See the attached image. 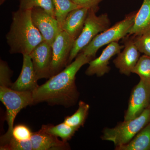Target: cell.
<instances>
[{
	"instance_id": "cell-1",
	"label": "cell",
	"mask_w": 150,
	"mask_h": 150,
	"mask_svg": "<svg viewBox=\"0 0 150 150\" xmlns=\"http://www.w3.org/2000/svg\"><path fill=\"white\" fill-rule=\"evenodd\" d=\"M93 59L81 52L74 61L32 92L33 105L46 102L66 108L75 105L79 96L76 84V75L83 66Z\"/></svg>"
},
{
	"instance_id": "cell-2",
	"label": "cell",
	"mask_w": 150,
	"mask_h": 150,
	"mask_svg": "<svg viewBox=\"0 0 150 150\" xmlns=\"http://www.w3.org/2000/svg\"><path fill=\"white\" fill-rule=\"evenodd\" d=\"M31 10L19 8L13 12L10 29L6 35L11 54L30 55L38 45L44 40L33 23Z\"/></svg>"
},
{
	"instance_id": "cell-3",
	"label": "cell",
	"mask_w": 150,
	"mask_h": 150,
	"mask_svg": "<svg viewBox=\"0 0 150 150\" xmlns=\"http://www.w3.org/2000/svg\"><path fill=\"white\" fill-rule=\"evenodd\" d=\"M0 100L6 108V120L8 125L6 133L1 137V146L6 144L12 137L14 122L23 108L33 105L32 92L20 91L0 86Z\"/></svg>"
},
{
	"instance_id": "cell-4",
	"label": "cell",
	"mask_w": 150,
	"mask_h": 150,
	"mask_svg": "<svg viewBox=\"0 0 150 150\" xmlns=\"http://www.w3.org/2000/svg\"><path fill=\"white\" fill-rule=\"evenodd\" d=\"M150 122V105L137 118L121 122L113 128H105L101 139L110 141L115 147L129 143Z\"/></svg>"
},
{
	"instance_id": "cell-5",
	"label": "cell",
	"mask_w": 150,
	"mask_h": 150,
	"mask_svg": "<svg viewBox=\"0 0 150 150\" xmlns=\"http://www.w3.org/2000/svg\"><path fill=\"white\" fill-rule=\"evenodd\" d=\"M98 10V7L89 9L82 31L75 40L68 65L72 62L82 49L87 46L97 35L110 27V22L108 14H101L98 16L96 12Z\"/></svg>"
},
{
	"instance_id": "cell-6",
	"label": "cell",
	"mask_w": 150,
	"mask_h": 150,
	"mask_svg": "<svg viewBox=\"0 0 150 150\" xmlns=\"http://www.w3.org/2000/svg\"><path fill=\"white\" fill-rule=\"evenodd\" d=\"M137 12H134L127 15L121 21L99 33L81 52L86 56L93 59L101 47L112 42H118L126 37L134 25Z\"/></svg>"
},
{
	"instance_id": "cell-7",
	"label": "cell",
	"mask_w": 150,
	"mask_h": 150,
	"mask_svg": "<svg viewBox=\"0 0 150 150\" xmlns=\"http://www.w3.org/2000/svg\"><path fill=\"white\" fill-rule=\"evenodd\" d=\"M150 105V80L140 78L139 83L131 92L124 121L137 118Z\"/></svg>"
},
{
	"instance_id": "cell-8",
	"label": "cell",
	"mask_w": 150,
	"mask_h": 150,
	"mask_svg": "<svg viewBox=\"0 0 150 150\" xmlns=\"http://www.w3.org/2000/svg\"><path fill=\"white\" fill-rule=\"evenodd\" d=\"M75 40V39L63 30L58 33L51 45L53 51L52 76L67 67Z\"/></svg>"
},
{
	"instance_id": "cell-9",
	"label": "cell",
	"mask_w": 150,
	"mask_h": 150,
	"mask_svg": "<svg viewBox=\"0 0 150 150\" xmlns=\"http://www.w3.org/2000/svg\"><path fill=\"white\" fill-rule=\"evenodd\" d=\"M31 17L33 23L44 40L52 45L58 33L62 30L56 17L40 7L31 9Z\"/></svg>"
},
{
	"instance_id": "cell-10",
	"label": "cell",
	"mask_w": 150,
	"mask_h": 150,
	"mask_svg": "<svg viewBox=\"0 0 150 150\" xmlns=\"http://www.w3.org/2000/svg\"><path fill=\"white\" fill-rule=\"evenodd\" d=\"M29 55L37 79L51 78L53 60L51 45L44 40L38 45Z\"/></svg>"
},
{
	"instance_id": "cell-11",
	"label": "cell",
	"mask_w": 150,
	"mask_h": 150,
	"mask_svg": "<svg viewBox=\"0 0 150 150\" xmlns=\"http://www.w3.org/2000/svg\"><path fill=\"white\" fill-rule=\"evenodd\" d=\"M125 39L124 47L113 62L115 67L119 70L122 74L129 76L137 64L140 57V52L138 50L135 43L134 37Z\"/></svg>"
},
{
	"instance_id": "cell-12",
	"label": "cell",
	"mask_w": 150,
	"mask_h": 150,
	"mask_svg": "<svg viewBox=\"0 0 150 150\" xmlns=\"http://www.w3.org/2000/svg\"><path fill=\"white\" fill-rule=\"evenodd\" d=\"M124 46H121L118 42H112L108 44L103 51L100 56L97 58L92 59L89 64L86 70L87 76L96 75L101 77L110 71V68L108 66L109 61L113 56L118 55Z\"/></svg>"
},
{
	"instance_id": "cell-13",
	"label": "cell",
	"mask_w": 150,
	"mask_h": 150,
	"mask_svg": "<svg viewBox=\"0 0 150 150\" xmlns=\"http://www.w3.org/2000/svg\"><path fill=\"white\" fill-rule=\"evenodd\" d=\"M38 81L30 56L23 55L21 72L11 88L17 91L32 92L39 86Z\"/></svg>"
},
{
	"instance_id": "cell-14",
	"label": "cell",
	"mask_w": 150,
	"mask_h": 150,
	"mask_svg": "<svg viewBox=\"0 0 150 150\" xmlns=\"http://www.w3.org/2000/svg\"><path fill=\"white\" fill-rule=\"evenodd\" d=\"M89 9L79 7L70 12L62 25V29L76 40L82 31Z\"/></svg>"
},
{
	"instance_id": "cell-15",
	"label": "cell",
	"mask_w": 150,
	"mask_h": 150,
	"mask_svg": "<svg viewBox=\"0 0 150 150\" xmlns=\"http://www.w3.org/2000/svg\"><path fill=\"white\" fill-rule=\"evenodd\" d=\"M33 150H67L69 146L67 142L61 141L58 137L40 129L33 132L31 138Z\"/></svg>"
},
{
	"instance_id": "cell-16",
	"label": "cell",
	"mask_w": 150,
	"mask_h": 150,
	"mask_svg": "<svg viewBox=\"0 0 150 150\" xmlns=\"http://www.w3.org/2000/svg\"><path fill=\"white\" fill-rule=\"evenodd\" d=\"M150 28V0H144L140 9L137 12L134 25L128 35H141Z\"/></svg>"
},
{
	"instance_id": "cell-17",
	"label": "cell",
	"mask_w": 150,
	"mask_h": 150,
	"mask_svg": "<svg viewBox=\"0 0 150 150\" xmlns=\"http://www.w3.org/2000/svg\"><path fill=\"white\" fill-rule=\"evenodd\" d=\"M116 150H150V122L128 144L115 147Z\"/></svg>"
},
{
	"instance_id": "cell-18",
	"label": "cell",
	"mask_w": 150,
	"mask_h": 150,
	"mask_svg": "<svg viewBox=\"0 0 150 150\" xmlns=\"http://www.w3.org/2000/svg\"><path fill=\"white\" fill-rule=\"evenodd\" d=\"M41 129L47 133L57 137H60L65 142L69 140L78 129L67 125L64 122L56 126L43 125Z\"/></svg>"
},
{
	"instance_id": "cell-19",
	"label": "cell",
	"mask_w": 150,
	"mask_h": 150,
	"mask_svg": "<svg viewBox=\"0 0 150 150\" xmlns=\"http://www.w3.org/2000/svg\"><path fill=\"white\" fill-rule=\"evenodd\" d=\"M89 108L88 104L81 100L79 102L77 110L73 115L66 117L64 122L69 126L79 129L84 124Z\"/></svg>"
},
{
	"instance_id": "cell-20",
	"label": "cell",
	"mask_w": 150,
	"mask_h": 150,
	"mask_svg": "<svg viewBox=\"0 0 150 150\" xmlns=\"http://www.w3.org/2000/svg\"><path fill=\"white\" fill-rule=\"evenodd\" d=\"M55 8V17L62 28V25L70 12L81 7L71 0H52Z\"/></svg>"
},
{
	"instance_id": "cell-21",
	"label": "cell",
	"mask_w": 150,
	"mask_h": 150,
	"mask_svg": "<svg viewBox=\"0 0 150 150\" xmlns=\"http://www.w3.org/2000/svg\"><path fill=\"white\" fill-rule=\"evenodd\" d=\"M35 7L41 8L55 17V8L52 0H20L19 8L20 9H31Z\"/></svg>"
},
{
	"instance_id": "cell-22",
	"label": "cell",
	"mask_w": 150,
	"mask_h": 150,
	"mask_svg": "<svg viewBox=\"0 0 150 150\" xmlns=\"http://www.w3.org/2000/svg\"><path fill=\"white\" fill-rule=\"evenodd\" d=\"M132 73L138 75L140 78L150 80V56L144 54L140 56Z\"/></svg>"
},
{
	"instance_id": "cell-23",
	"label": "cell",
	"mask_w": 150,
	"mask_h": 150,
	"mask_svg": "<svg viewBox=\"0 0 150 150\" xmlns=\"http://www.w3.org/2000/svg\"><path fill=\"white\" fill-rule=\"evenodd\" d=\"M133 36L135 45L140 53L150 56V28L141 35Z\"/></svg>"
},
{
	"instance_id": "cell-24",
	"label": "cell",
	"mask_w": 150,
	"mask_h": 150,
	"mask_svg": "<svg viewBox=\"0 0 150 150\" xmlns=\"http://www.w3.org/2000/svg\"><path fill=\"white\" fill-rule=\"evenodd\" d=\"M1 150H33L31 140L20 141L12 137L6 144L1 145Z\"/></svg>"
},
{
	"instance_id": "cell-25",
	"label": "cell",
	"mask_w": 150,
	"mask_h": 150,
	"mask_svg": "<svg viewBox=\"0 0 150 150\" xmlns=\"http://www.w3.org/2000/svg\"><path fill=\"white\" fill-rule=\"evenodd\" d=\"M33 132L25 125L19 124L14 126L12 137L20 141H27L31 139Z\"/></svg>"
},
{
	"instance_id": "cell-26",
	"label": "cell",
	"mask_w": 150,
	"mask_h": 150,
	"mask_svg": "<svg viewBox=\"0 0 150 150\" xmlns=\"http://www.w3.org/2000/svg\"><path fill=\"white\" fill-rule=\"evenodd\" d=\"M12 71L7 63L1 60L0 62V86L11 88L12 83L11 81Z\"/></svg>"
},
{
	"instance_id": "cell-27",
	"label": "cell",
	"mask_w": 150,
	"mask_h": 150,
	"mask_svg": "<svg viewBox=\"0 0 150 150\" xmlns=\"http://www.w3.org/2000/svg\"><path fill=\"white\" fill-rule=\"evenodd\" d=\"M77 5L81 7L88 8L98 7V4L102 0H71Z\"/></svg>"
},
{
	"instance_id": "cell-28",
	"label": "cell",
	"mask_w": 150,
	"mask_h": 150,
	"mask_svg": "<svg viewBox=\"0 0 150 150\" xmlns=\"http://www.w3.org/2000/svg\"><path fill=\"white\" fill-rule=\"evenodd\" d=\"M6 0H0V4H1V5Z\"/></svg>"
}]
</instances>
